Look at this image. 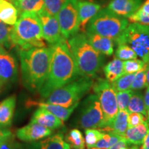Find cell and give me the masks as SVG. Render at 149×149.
<instances>
[{
	"label": "cell",
	"instance_id": "bcb514c9",
	"mask_svg": "<svg viewBox=\"0 0 149 149\" xmlns=\"http://www.w3.org/2000/svg\"><path fill=\"white\" fill-rule=\"evenodd\" d=\"M146 82L147 85L149 86V63L147 65V68H146Z\"/></svg>",
	"mask_w": 149,
	"mask_h": 149
},
{
	"label": "cell",
	"instance_id": "f546056e",
	"mask_svg": "<svg viewBox=\"0 0 149 149\" xmlns=\"http://www.w3.org/2000/svg\"><path fill=\"white\" fill-rule=\"evenodd\" d=\"M135 73L124 74L122 77L117 79L116 81L111 84L115 92L128 91L130 89Z\"/></svg>",
	"mask_w": 149,
	"mask_h": 149
},
{
	"label": "cell",
	"instance_id": "ac0fdd59",
	"mask_svg": "<svg viewBox=\"0 0 149 149\" xmlns=\"http://www.w3.org/2000/svg\"><path fill=\"white\" fill-rule=\"evenodd\" d=\"M26 106L27 107H38L39 108H42V109H45L50 113H53L56 117H57L64 122L69 118L72 112L77 108L78 104H75L71 107L66 108L59 105H56V104L48 103L46 102H36L33 101V100H29V101H27Z\"/></svg>",
	"mask_w": 149,
	"mask_h": 149
},
{
	"label": "cell",
	"instance_id": "ab89813d",
	"mask_svg": "<svg viewBox=\"0 0 149 149\" xmlns=\"http://www.w3.org/2000/svg\"><path fill=\"white\" fill-rule=\"evenodd\" d=\"M128 145H129V144L123 137L122 139H120L117 142L110 147L109 149H128Z\"/></svg>",
	"mask_w": 149,
	"mask_h": 149
},
{
	"label": "cell",
	"instance_id": "4fadbf2b",
	"mask_svg": "<svg viewBox=\"0 0 149 149\" xmlns=\"http://www.w3.org/2000/svg\"><path fill=\"white\" fill-rule=\"evenodd\" d=\"M53 130L42 126L34 122H30L29 124L20 128L17 131L18 139L25 142H34L40 141L51 135Z\"/></svg>",
	"mask_w": 149,
	"mask_h": 149
},
{
	"label": "cell",
	"instance_id": "1f68e13d",
	"mask_svg": "<svg viewBox=\"0 0 149 149\" xmlns=\"http://www.w3.org/2000/svg\"><path fill=\"white\" fill-rule=\"evenodd\" d=\"M115 57L121 60H129L137 58L135 52L130 46L126 44H118L116 51H115Z\"/></svg>",
	"mask_w": 149,
	"mask_h": 149
},
{
	"label": "cell",
	"instance_id": "6da1fadb",
	"mask_svg": "<svg viewBox=\"0 0 149 149\" xmlns=\"http://www.w3.org/2000/svg\"><path fill=\"white\" fill-rule=\"evenodd\" d=\"M49 48V70L45 82L39 91L44 98L56 89L81 76L66 40L51 44Z\"/></svg>",
	"mask_w": 149,
	"mask_h": 149
},
{
	"label": "cell",
	"instance_id": "44dd1931",
	"mask_svg": "<svg viewBox=\"0 0 149 149\" xmlns=\"http://www.w3.org/2000/svg\"><path fill=\"white\" fill-rule=\"evenodd\" d=\"M148 130L149 124L147 120H145L138 125L128 128L123 137L129 145H140L143 144Z\"/></svg>",
	"mask_w": 149,
	"mask_h": 149
},
{
	"label": "cell",
	"instance_id": "c3c4849f",
	"mask_svg": "<svg viewBox=\"0 0 149 149\" xmlns=\"http://www.w3.org/2000/svg\"><path fill=\"white\" fill-rule=\"evenodd\" d=\"M89 149H108V148H99V147H93V148Z\"/></svg>",
	"mask_w": 149,
	"mask_h": 149
},
{
	"label": "cell",
	"instance_id": "7bdbcfd3",
	"mask_svg": "<svg viewBox=\"0 0 149 149\" xmlns=\"http://www.w3.org/2000/svg\"><path fill=\"white\" fill-rule=\"evenodd\" d=\"M139 9L145 13L149 14V0H146L144 3H141Z\"/></svg>",
	"mask_w": 149,
	"mask_h": 149
},
{
	"label": "cell",
	"instance_id": "f6af8a7d",
	"mask_svg": "<svg viewBox=\"0 0 149 149\" xmlns=\"http://www.w3.org/2000/svg\"><path fill=\"white\" fill-rule=\"evenodd\" d=\"M130 149H147L146 148H144L143 146V145H133V146L131 147Z\"/></svg>",
	"mask_w": 149,
	"mask_h": 149
},
{
	"label": "cell",
	"instance_id": "603a6c76",
	"mask_svg": "<svg viewBox=\"0 0 149 149\" xmlns=\"http://www.w3.org/2000/svg\"><path fill=\"white\" fill-rule=\"evenodd\" d=\"M103 71L106 79L112 84L124 74V61L115 57L104 66Z\"/></svg>",
	"mask_w": 149,
	"mask_h": 149
},
{
	"label": "cell",
	"instance_id": "60d3db41",
	"mask_svg": "<svg viewBox=\"0 0 149 149\" xmlns=\"http://www.w3.org/2000/svg\"><path fill=\"white\" fill-rule=\"evenodd\" d=\"M13 135L10 130L4 128H0V144Z\"/></svg>",
	"mask_w": 149,
	"mask_h": 149
},
{
	"label": "cell",
	"instance_id": "7c38bea8",
	"mask_svg": "<svg viewBox=\"0 0 149 149\" xmlns=\"http://www.w3.org/2000/svg\"><path fill=\"white\" fill-rule=\"evenodd\" d=\"M18 65L16 59L5 48L0 51V81L3 84L16 81Z\"/></svg>",
	"mask_w": 149,
	"mask_h": 149
},
{
	"label": "cell",
	"instance_id": "4dcf8cb0",
	"mask_svg": "<svg viewBox=\"0 0 149 149\" xmlns=\"http://www.w3.org/2000/svg\"><path fill=\"white\" fill-rule=\"evenodd\" d=\"M104 132L99 128H87L85 130V144L87 148L95 146L98 141L103 136Z\"/></svg>",
	"mask_w": 149,
	"mask_h": 149
},
{
	"label": "cell",
	"instance_id": "277c9868",
	"mask_svg": "<svg viewBox=\"0 0 149 149\" xmlns=\"http://www.w3.org/2000/svg\"><path fill=\"white\" fill-rule=\"evenodd\" d=\"M13 26V42L19 50L46 47L40 18L36 13H23Z\"/></svg>",
	"mask_w": 149,
	"mask_h": 149
},
{
	"label": "cell",
	"instance_id": "8d00e7d4",
	"mask_svg": "<svg viewBox=\"0 0 149 149\" xmlns=\"http://www.w3.org/2000/svg\"><path fill=\"white\" fill-rule=\"evenodd\" d=\"M127 19L131 23H138L149 26V14L145 13L139 9L135 11Z\"/></svg>",
	"mask_w": 149,
	"mask_h": 149
},
{
	"label": "cell",
	"instance_id": "7a4b0ae2",
	"mask_svg": "<svg viewBox=\"0 0 149 149\" xmlns=\"http://www.w3.org/2000/svg\"><path fill=\"white\" fill-rule=\"evenodd\" d=\"M19 59L24 86L31 92H39L45 82L49 70V47L19 50Z\"/></svg>",
	"mask_w": 149,
	"mask_h": 149
},
{
	"label": "cell",
	"instance_id": "ba28073f",
	"mask_svg": "<svg viewBox=\"0 0 149 149\" xmlns=\"http://www.w3.org/2000/svg\"><path fill=\"white\" fill-rule=\"evenodd\" d=\"M92 89L97 96L104 115L103 122L99 129L105 132L119 111L116 92L111 83L104 78H99L96 81H94Z\"/></svg>",
	"mask_w": 149,
	"mask_h": 149
},
{
	"label": "cell",
	"instance_id": "7dc6e473",
	"mask_svg": "<svg viewBox=\"0 0 149 149\" xmlns=\"http://www.w3.org/2000/svg\"><path fill=\"white\" fill-rule=\"evenodd\" d=\"M6 1H9V2H10V3H12L13 4H15V2H16V1L17 0H6Z\"/></svg>",
	"mask_w": 149,
	"mask_h": 149
},
{
	"label": "cell",
	"instance_id": "f1b7e54d",
	"mask_svg": "<svg viewBox=\"0 0 149 149\" xmlns=\"http://www.w3.org/2000/svg\"><path fill=\"white\" fill-rule=\"evenodd\" d=\"M122 137V136L118 135V134L115 133L114 132H104L103 136L98 141V142L97 143L95 147L109 149L110 147L115 144Z\"/></svg>",
	"mask_w": 149,
	"mask_h": 149
},
{
	"label": "cell",
	"instance_id": "5bb4252c",
	"mask_svg": "<svg viewBox=\"0 0 149 149\" xmlns=\"http://www.w3.org/2000/svg\"><path fill=\"white\" fill-rule=\"evenodd\" d=\"M143 0H111L108 9L123 17L128 19L138 10Z\"/></svg>",
	"mask_w": 149,
	"mask_h": 149
},
{
	"label": "cell",
	"instance_id": "7402d4cb",
	"mask_svg": "<svg viewBox=\"0 0 149 149\" xmlns=\"http://www.w3.org/2000/svg\"><path fill=\"white\" fill-rule=\"evenodd\" d=\"M19 11L12 3L0 0V19L5 24L14 26L18 19Z\"/></svg>",
	"mask_w": 149,
	"mask_h": 149
},
{
	"label": "cell",
	"instance_id": "9c48e42d",
	"mask_svg": "<svg viewBox=\"0 0 149 149\" xmlns=\"http://www.w3.org/2000/svg\"><path fill=\"white\" fill-rule=\"evenodd\" d=\"M77 3L78 0H66L57 15L61 35L66 40L79 32Z\"/></svg>",
	"mask_w": 149,
	"mask_h": 149
},
{
	"label": "cell",
	"instance_id": "8fae6325",
	"mask_svg": "<svg viewBox=\"0 0 149 149\" xmlns=\"http://www.w3.org/2000/svg\"><path fill=\"white\" fill-rule=\"evenodd\" d=\"M42 25V34L44 40L50 44H54L66 40L62 36L57 17L48 14L43 10L37 14Z\"/></svg>",
	"mask_w": 149,
	"mask_h": 149
},
{
	"label": "cell",
	"instance_id": "d590c367",
	"mask_svg": "<svg viewBox=\"0 0 149 149\" xmlns=\"http://www.w3.org/2000/svg\"><path fill=\"white\" fill-rule=\"evenodd\" d=\"M133 93V91L131 90L116 92L117 104L119 111L120 110H127L128 102L130 101V97Z\"/></svg>",
	"mask_w": 149,
	"mask_h": 149
},
{
	"label": "cell",
	"instance_id": "3957f363",
	"mask_svg": "<svg viewBox=\"0 0 149 149\" xmlns=\"http://www.w3.org/2000/svg\"><path fill=\"white\" fill-rule=\"evenodd\" d=\"M68 44L81 76L94 77L104 63V55L96 51L84 33H78L68 40Z\"/></svg>",
	"mask_w": 149,
	"mask_h": 149
},
{
	"label": "cell",
	"instance_id": "5b68a950",
	"mask_svg": "<svg viewBox=\"0 0 149 149\" xmlns=\"http://www.w3.org/2000/svg\"><path fill=\"white\" fill-rule=\"evenodd\" d=\"M93 84V77L81 76L53 91L46 97V102L66 108L79 104L80 100L92 89Z\"/></svg>",
	"mask_w": 149,
	"mask_h": 149
},
{
	"label": "cell",
	"instance_id": "74e56055",
	"mask_svg": "<svg viewBox=\"0 0 149 149\" xmlns=\"http://www.w3.org/2000/svg\"><path fill=\"white\" fill-rule=\"evenodd\" d=\"M146 120L144 115L139 113H130L128 117V128L133 127Z\"/></svg>",
	"mask_w": 149,
	"mask_h": 149
},
{
	"label": "cell",
	"instance_id": "e575fe53",
	"mask_svg": "<svg viewBox=\"0 0 149 149\" xmlns=\"http://www.w3.org/2000/svg\"><path fill=\"white\" fill-rule=\"evenodd\" d=\"M66 0H44V10L48 14L57 17Z\"/></svg>",
	"mask_w": 149,
	"mask_h": 149
},
{
	"label": "cell",
	"instance_id": "816d5d0a",
	"mask_svg": "<svg viewBox=\"0 0 149 149\" xmlns=\"http://www.w3.org/2000/svg\"><path fill=\"white\" fill-rule=\"evenodd\" d=\"M3 46L1 45V44H0V51H1V50H2V49H3Z\"/></svg>",
	"mask_w": 149,
	"mask_h": 149
},
{
	"label": "cell",
	"instance_id": "ee69618b",
	"mask_svg": "<svg viewBox=\"0 0 149 149\" xmlns=\"http://www.w3.org/2000/svg\"><path fill=\"white\" fill-rule=\"evenodd\" d=\"M142 145L144 148L149 149V130H148V133H147V134H146V137H145V138L144 139V141H143Z\"/></svg>",
	"mask_w": 149,
	"mask_h": 149
},
{
	"label": "cell",
	"instance_id": "f5cc1de1",
	"mask_svg": "<svg viewBox=\"0 0 149 149\" xmlns=\"http://www.w3.org/2000/svg\"><path fill=\"white\" fill-rule=\"evenodd\" d=\"M70 149H71V148H70Z\"/></svg>",
	"mask_w": 149,
	"mask_h": 149
},
{
	"label": "cell",
	"instance_id": "f35d334b",
	"mask_svg": "<svg viewBox=\"0 0 149 149\" xmlns=\"http://www.w3.org/2000/svg\"><path fill=\"white\" fill-rule=\"evenodd\" d=\"M0 149H24L21 144L15 140L14 136L12 135L0 144Z\"/></svg>",
	"mask_w": 149,
	"mask_h": 149
},
{
	"label": "cell",
	"instance_id": "2e32d148",
	"mask_svg": "<svg viewBox=\"0 0 149 149\" xmlns=\"http://www.w3.org/2000/svg\"><path fill=\"white\" fill-rule=\"evenodd\" d=\"M31 122L37 123L52 130L57 129L64 126V121L42 108H39L35 111Z\"/></svg>",
	"mask_w": 149,
	"mask_h": 149
},
{
	"label": "cell",
	"instance_id": "e0dca14e",
	"mask_svg": "<svg viewBox=\"0 0 149 149\" xmlns=\"http://www.w3.org/2000/svg\"><path fill=\"white\" fill-rule=\"evenodd\" d=\"M87 40L96 51L104 55L111 56L114 52V42L111 39L85 31Z\"/></svg>",
	"mask_w": 149,
	"mask_h": 149
},
{
	"label": "cell",
	"instance_id": "83f0119b",
	"mask_svg": "<svg viewBox=\"0 0 149 149\" xmlns=\"http://www.w3.org/2000/svg\"><path fill=\"white\" fill-rule=\"evenodd\" d=\"M13 33V26L8 25L0 19V44L7 48L14 47Z\"/></svg>",
	"mask_w": 149,
	"mask_h": 149
},
{
	"label": "cell",
	"instance_id": "d4e9b609",
	"mask_svg": "<svg viewBox=\"0 0 149 149\" xmlns=\"http://www.w3.org/2000/svg\"><path fill=\"white\" fill-rule=\"evenodd\" d=\"M14 6L19 15L23 13L38 14L44 10V0H17Z\"/></svg>",
	"mask_w": 149,
	"mask_h": 149
},
{
	"label": "cell",
	"instance_id": "9a60e30c",
	"mask_svg": "<svg viewBox=\"0 0 149 149\" xmlns=\"http://www.w3.org/2000/svg\"><path fill=\"white\" fill-rule=\"evenodd\" d=\"M78 14L79 19V31L84 33L88 22L101 9L98 3L89 1H78Z\"/></svg>",
	"mask_w": 149,
	"mask_h": 149
},
{
	"label": "cell",
	"instance_id": "30bf717a",
	"mask_svg": "<svg viewBox=\"0 0 149 149\" xmlns=\"http://www.w3.org/2000/svg\"><path fill=\"white\" fill-rule=\"evenodd\" d=\"M104 120V115L97 96L91 95L86 99L79 115V124L81 128H99Z\"/></svg>",
	"mask_w": 149,
	"mask_h": 149
},
{
	"label": "cell",
	"instance_id": "484cf974",
	"mask_svg": "<svg viewBox=\"0 0 149 149\" xmlns=\"http://www.w3.org/2000/svg\"><path fill=\"white\" fill-rule=\"evenodd\" d=\"M127 111L128 113H139L145 117L147 115V111L145 107L144 97L139 92H133L128 102Z\"/></svg>",
	"mask_w": 149,
	"mask_h": 149
},
{
	"label": "cell",
	"instance_id": "681fc988",
	"mask_svg": "<svg viewBox=\"0 0 149 149\" xmlns=\"http://www.w3.org/2000/svg\"><path fill=\"white\" fill-rule=\"evenodd\" d=\"M147 115H148V117H147V122H148V124H149V110L148 111H147Z\"/></svg>",
	"mask_w": 149,
	"mask_h": 149
},
{
	"label": "cell",
	"instance_id": "52a82bcc",
	"mask_svg": "<svg viewBox=\"0 0 149 149\" xmlns=\"http://www.w3.org/2000/svg\"><path fill=\"white\" fill-rule=\"evenodd\" d=\"M115 42L126 44L135 52L137 57L149 63V26L138 23L128 24Z\"/></svg>",
	"mask_w": 149,
	"mask_h": 149
},
{
	"label": "cell",
	"instance_id": "ffe728a7",
	"mask_svg": "<svg viewBox=\"0 0 149 149\" xmlns=\"http://www.w3.org/2000/svg\"><path fill=\"white\" fill-rule=\"evenodd\" d=\"M16 107V97H8L0 103V128L11 125Z\"/></svg>",
	"mask_w": 149,
	"mask_h": 149
},
{
	"label": "cell",
	"instance_id": "d6a6232c",
	"mask_svg": "<svg viewBox=\"0 0 149 149\" xmlns=\"http://www.w3.org/2000/svg\"><path fill=\"white\" fill-rule=\"evenodd\" d=\"M147 66V64L140 59H133L124 61V74H133L144 68Z\"/></svg>",
	"mask_w": 149,
	"mask_h": 149
},
{
	"label": "cell",
	"instance_id": "cb8c5ba5",
	"mask_svg": "<svg viewBox=\"0 0 149 149\" xmlns=\"http://www.w3.org/2000/svg\"><path fill=\"white\" fill-rule=\"evenodd\" d=\"M128 114H129V113L127 110H120V111H118L111 124L105 132H114V133L123 137L128 128Z\"/></svg>",
	"mask_w": 149,
	"mask_h": 149
},
{
	"label": "cell",
	"instance_id": "f907efd6",
	"mask_svg": "<svg viewBox=\"0 0 149 149\" xmlns=\"http://www.w3.org/2000/svg\"><path fill=\"white\" fill-rule=\"evenodd\" d=\"M3 85H4V84H3L1 82V81H0V91L1 90V88H2V87H3Z\"/></svg>",
	"mask_w": 149,
	"mask_h": 149
},
{
	"label": "cell",
	"instance_id": "4316f807",
	"mask_svg": "<svg viewBox=\"0 0 149 149\" xmlns=\"http://www.w3.org/2000/svg\"><path fill=\"white\" fill-rule=\"evenodd\" d=\"M65 141L73 149H85V139L81 132L77 128L70 130L65 137Z\"/></svg>",
	"mask_w": 149,
	"mask_h": 149
},
{
	"label": "cell",
	"instance_id": "836d02e7",
	"mask_svg": "<svg viewBox=\"0 0 149 149\" xmlns=\"http://www.w3.org/2000/svg\"><path fill=\"white\" fill-rule=\"evenodd\" d=\"M146 68L147 66H145L144 68H142L139 71L136 72L130 90L139 91L141 90L146 86Z\"/></svg>",
	"mask_w": 149,
	"mask_h": 149
},
{
	"label": "cell",
	"instance_id": "d6986e66",
	"mask_svg": "<svg viewBox=\"0 0 149 149\" xmlns=\"http://www.w3.org/2000/svg\"><path fill=\"white\" fill-rule=\"evenodd\" d=\"M70 146L64 139L63 133L50 135L37 142L29 145L27 149H70Z\"/></svg>",
	"mask_w": 149,
	"mask_h": 149
},
{
	"label": "cell",
	"instance_id": "8992f818",
	"mask_svg": "<svg viewBox=\"0 0 149 149\" xmlns=\"http://www.w3.org/2000/svg\"><path fill=\"white\" fill-rule=\"evenodd\" d=\"M128 25V19L108 8L101 9L88 22L85 31L111 39L115 42Z\"/></svg>",
	"mask_w": 149,
	"mask_h": 149
},
{
	"label": "cell",
	"instance_id": "b9f144b4",
	"mask_svg": "<svg viewBox=\"0 0 149 149\" xmlns=\"http://www.w3.org/2000/svg\"><path fill=\"white\" fill-rule=\"evenodd\" d=\"M144 101L145 104V107H146V111H148L149 110V86H146V89L145 91V94L144 96Z\"/></svg>",
	"mask_w": 149,
	"mask_h": 149
}]
</instances>
